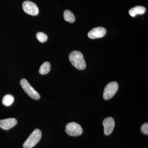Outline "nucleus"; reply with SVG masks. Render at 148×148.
Returning <instances> with one entry per match:
<instances>
[{"label": "nucleus", "mask_w": 148, "mask_h": 148, "mask_svg": "<svg viewBox=\"0 0 148 148\" xmlns=\"http://www.w3.org/2000/svg\"><path fill=\"white\" fill-rule=\"evenodd\" d=\"M17 120L14 118H9L0 120V127L5 130H8L15 126Z\"/></svg>", "instance_id": "obj_9"}, {"label": "nucleus", "mask_w": 148, "mask_h": 148, "mask_svg": "<svg viewBox=\"0 0 148 148\" xmlns=\"http://www.w3.org/2000/svg\"><path fill=\"white\" fill-rule=\"evenodd\" d=\"M119 89V85L116 82H112L106 86L103 92V97L106 100L112 98Z\"/></svg>", "instance_id": "obj_4"}, {"label": "nucleus", "mask_w": 148, "mask_h": 148, "mask_svg": "<svg viewBox=\"0 0 148 148\" xmlns=\"http://www.w3.org/2000/svg\"><path fill=\"white\" fill-rule=\"evenodd\" d=\"M146 8L142 6H136L135 7L130 9L129 14L130 16L135 17L138 14H143L145 13Z\"/></svg>", "instance_id": "obj_10"}, {"label": "nucleus", "mask_w": 148, "mask_h": 148, "mask_svg": "<svg viewBox=\"0 0 148 148\" xmlns=\"http://www.w3.org/2000/svg\"><path fill=\"white\" fill-rule=\"evenodd\" d=\"M69 59L73 66L79 70H83L86 68V63L82 53L78 51H74L70 53Z\"/></svg>", "instance_id": "obj_1"}, {"label": "nucleus", "mask_w": 148, "mask_h": 148, "mask_svg": "<svg viewBox=\"0 0 148 148\" xmlns=\"http://www.w3.org/2000/svg\"><path fill=\"white\" fill-rule=\"evenodd\" d=\"M23 10L26 13L32 16H36L39 14V9L35 3L27 1L22 4Z\"/></svg>", "instance_id": "obj_6"}, {"label": "nucleus", "mask_w": 148, "mask_h": 148, "mask_svg": "<svg viewBox=\"0 0 148 148\" xmlns=\"http://www.w3.org/2000/svg\"><path fill=\"white\" fill-rule=\"evenodd\" d=\"M107 33L106 29L103 27L93 28L88 34V38L90 39L99 38L105 36Z\"/></svg>", "instance_id": "obj_7"}, {"label": "nucleus", "mask_w": 148, "mask_h": 148, "mask_svg": "<svg viewBox=\"0 0 148 148\" xmlns=\"http://www.w3.org/2000/svg\"><path fill=\"white\" fill-rule=\"evenodd\" d=\"M141 130L142 132L145 135H148V123L143 124L141 127Z\"/></svg>", "instance_id": "obj_15"}, {"label": "nucleus", "mask_w": 148, "mask_h": 148, "mask_svg": "<svg viewBox=\"0 0 148 148\" xmlns=\"http://www.w3.org/2000/svg\"><path fill=\"white\" fill-rule=\"evenodd\" d=\"M37 39L41 42H45L47 41L48 37L47 35L42 32H38L36 34Z\"/></svg>", "instance_id": "obj_14"}, {"label": "nucleus", "mask_w": 148, "mask_h": 148, "mask_svg": "<svg viewBox=\"0 0 148 148\" xmlns=\"http://www.w3.org/2000/svg\"><path fill=\"white\" fill-rule=\"evenodd\" d=\"M65 131L68 135L74 137L79 136L83 133V129L80 125L74 122L67 124Z\"/></svg>", "instance_id": "obj_5"}, {"label": "nucleus", "mask_w": 148, "mask_h": 148, "mask_svg": "<svg viewBox=\"0 0 148 148\" xmlns=\"http://www.w3.org/2000/svg\"><path fill=\"white\" fill-rule=\"evenodd\" d=\"M20 84L23 90L32 99L34 100H39L40 98V94L35 90L27 79H22L20 81Z\"/></svg>", "instance_id": "obj_3"}, {"label": "nucleus", "mask_w": 148, "mask_h": 148, "mask_svg": "<svg viewBox=\"0 0 148 148\" xmlns=\"http://www.w3.org/2000/svg\"><path fill=\"white\" fill-rule=\"evenodd\" d=\"M14 101V98L12 95L8 94L4 96L3 98L2 103L3 105L6 106H11Z\"/></svg>", "instance_id": "obj_13"}, {"label": "nucleus", "mask_w": 148, "mask_h": 148, "mask_svg": "<svg viewBox=\"0 0 148 148\" xmlns=\"http://www.w3.org/2000/svg\"><path fill=\"white\" fill-rule=\"evenodd\" d=\"M42 137V132L38 129H35L27 138L23 145L24 148H32L39 142Z\"/></svg>", "instance_id": "obj_2"}, {"label": "nucleus", "mask_w": 148, "mask_h": 148, "mask_svg": "<svg viewBox=\"0 0 148 148\" xmlns=\"http://www.w3.org/2000/svg\"><path fill=\"white\" fill-rule=\"evenodd\" d=\"M64 19L70 23H73L75 20V18L73 13L71 11L68 10L64 11Z\"/></svg>", "instance_id": "obj_11"}, {"label": "nucleus", "mask_w": 148, "mask_h": 148, "mask_svg": "<svg viewBox=\"0 0 148 148\" xmlns=\"http://www.w3.org/2000/svg\"><path fill=\"white\" fill-rule=\"evenodd\" d=\"M51 70V65L49 62H45L41 65L39 69L41 75H44L49 73Z\"/></svg>", "instance_id": "obj_12"}, {"label": "nucleus", "mask_w": 148, "mask_h": 148, "mask_svg": "<svg viewBox=\"0 0 148 148\" xmlns=\"http://www.w3.org/2000/svg\"><path fill=\"white\" fill-rule=\"evenodd\" d=\"M104 127V134L106 135H110L113 131L115 126V122L112 117L106 118L103 121Z\"/></svg>", "instance_id": "obj_8"}]
</instances>
